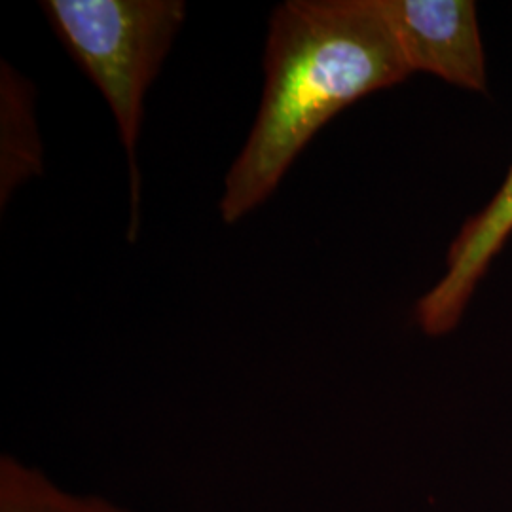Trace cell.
<instances>
[{"label": "cell", "instance_id": "obj_3", "mask_svg": "<svg viewBox=\"0 0 512 512\" xmlns=\"http://www.w3.org/2000/svg\"><path fill=\"white\" fill-rule=\"evenodd\" d=\"M410 73L486 92V54L473 0H380Z\"/></svg>", "mask_w": 512, "mask_h": 512}, {"label": "cell", "instance_id": "obj_5", "mask_svg": "<svg viewBox=\"0 0 512 512\" xmlns=\"http://www.w3.org/2000/svg\"><path fill=\"white\" fill-rule=\"evenodd\" d=\"M35 88L2 61L0 71V202L19 184L42 173V145L35 118Z\"/></svg>", "mask_w": 512, "mask_h": 512}, {"label": "cell", "instance_id": "obj_2", "mask_svg": "<svg viewBox=\"0 0 512 512\" xmlns=\"http://www.w3.org/2000/svg\"><path fill=\"white\" fill-rule=\"evenodd\" d=\"M42 12L82 71L103 93L131 164L137 222L135 147L145 97L186 18L181 0H44Z\"/></svg>", "mask_w": 512, "mask_h": 512}, {"label": "cell", "instance_id": "obj_6", "mask_svg": "<svg viewBox=\"0 0 512 512\" xmlns=\"http://www.w3.org/2000/svg\"><path fill=\"white\" fill-rule=\"evenodd\" d=\"M0 512H129L101 497L74 494L14 458L0 465Z\"/></svg>", "mask_w": 512, "mask_h": 512}, {"label": "cell", "instance_id": "obj_1", "mask_svg": "<svg viewBox=\"0 0 512 512\" xmlns=\"http://www.w3.org/2000/svg\"><path fill=\"white\" fill-rule=\"evenodd\" d=\"M380 0H289L270 18L264 92L220 198L232 224L274 194L317 131L410 76Z\"/></svg>", "mask_w": 512, "mask_h": 512}, {"label": "cell", "instance_id": "obj_4", "mask_svg": "<svg viewBox=\"0 0 512 512\" xmlns=\"http://www.w3.org/2000/svg\"><path fill=\"white\" fill-rule=\"evenodd\" d=\"M511 236L512 165L494 200L463 224L458 238L450 245L446 274L429 293L421 296L416 317L423 332L440 336L456 329L478 281Z\"/></svg>", "mask_w": 512, "mask_h": 512}]
</instances>
